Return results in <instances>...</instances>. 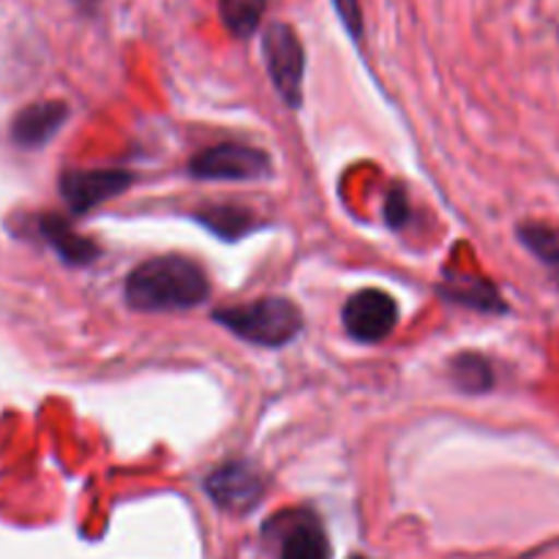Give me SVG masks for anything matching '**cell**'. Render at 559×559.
Returning <instances> with one entry per match:
<instances>
[{"mask_svg":"<svg viewBox=\"0 0 559 559\" xmlns=\"http://www.w3.org/2000/svg\"><path fill=\"white\" fill-rule=\"evenodd\" d=\"M197 222L205 224L211 233H216L218 238H227L235 240L240 235L249 233L254 227V216L243 207H235V205H211L205 211L197 213Z\"/></svg>","mask_w":559,"mask_h":559,"instance_id":"11","label":"cell"},{"mask_svg":"<svg viewBox=\"0 0 559 559\" xmlns=\"http://www.w3.org/2000/svg\"><path fill=\"white\" fill-rule=\"evenodd\" d=\"M333 3H336L338 14H342L344 25H347L349 31H353V36L358 38L360 36V5H358V0H333Z\"/></svg>","mask_w":559,"mask_h":559,"instance_id":"16","label":"cell"},{"mask_svg":"<svg viewBox=\"0 0 559 559\" xmlns=\"http://www.w3.org/2000/svg\"><path fill=\"white\" fill-rule=\"evenodd\" d=\"M205 489L218 508L233 513H246L265 495V478L249 462H227L213 469L205 480Z\"/></svg>","mask_w":559,"mask_h":559,"instance_id":"7","label":"cell"},{"mask_svg":"<svg viewBox=\"0 0 559 559\" xmlns=\"http://www.w3.org/2000/svg\"><path fill=\"white\" fill-rule=\"evenodd\" d=\"M123 295L136 311H186L211 298V282L200 262L167 254L136 265L126 278Z\"/></svg>","mask_w":559,"mask_h":559,"instance_id":"1","label":"cell"},{"mask_svg":"<svg viewBox=\"0 0 559 559\" xmlns=\"http://www.w3.org/2000/svg\"><path fill=\"white\" fill-rule=\"evenodd\" d=\"M262 58L271 74L273 87L289 107H300L304 102V74H306V52L298 33L284 22H273L262 33Z\"/></svg>","mask_w":559,"mask_h":559,"instance_id":"3","label":"cell"},{"mask_svg":"<svg viewBox=\"0 0 559 559\" xmlns=\"http://www.w3.org/2000/svg\"><path fill=\"white\" fill-rule=\"evenodd\" d=\"M213 320L229 333L260 347H284L304 331V314L287 298H260L213 311Z\"/></svg>","mask_w":559,"mask_h":559,"instance_id":"2","label":"cell"},{"mask_svg":"<svg viewBox=\"0 0 559 559\" xmlns=\"http://www.w3.org/2000/svg\"><path fill=\"white\" fill-rule=\"evenodd\" d=\"M451 374L464 393H486L495 385V371L489 360L478 353H462L453 358Z\"/></svg>","mask_w":559,"mask_h":559,"instance_id":"12","label":"cell"},{"mask_svg":"<svg viewBox=\"0 0 559 559\" xmlns=\"http://www.w3.org/2000/svg\"><path fill=\"white\" fill-rule=\"evenodd\" d=\"M267 0H218V11H222L224 25L229 27V33L238 38L254 36V31L260 27L262 14H265Z\"/></svg>","mask_w":559,"mask_h":559,"instance_id":"13","label":"cell"},{"mask_svg":"<svg viewBox=\"0 0 559 559\" xmlns=\"http://www.w3.org/2000/svg\"><path fill=\"white\" fill-rule=\"evenodd\" d=\"M38 233L66 265H91V262H96L98 246L91 238H82L80 233H74L66 218L44 216L38 222Z\"/></svg>","mask_w":559,"mask_h":559,"instance_id":"9","label":"cell"},{"mask_svg":"<svg viewBox=\"0 0 559 559\" xmlns=\"http://www.w3.org/2000/svg\"><path fill=\"white\" fill-rule=\"evenodd\" d=\"M273 169L271 156L260 147L222 142L205 147L189 162V175L197 180H260Z\"/></svg>","mask_w":559,"mask_h":559,"instance_id":"4","label":"cell"},{"mask_svg":"<svg viewBox=\"0 0 559 559\" xmlns=\"http://www.w3.org/2000/svg\"><path fill=\"white\" fill-rule=\"evenodd\" d=\"M355 559H364V557H355Z\"/></svg>","mask_w":559,"mask_h":559,"instance_id":"17","label":"cell"},{"mask_svg":"<svg viewBox=\"0 0 559 559\" xmlns=\"http://www.w3.org/2000/svg\"><path fill=\"white\" fill-rule=\"evenodd\" d=\"M282 559H331V546L314 519H300L289 530L282 546Z\"/></svg>","mask_w":559,"mask_h":559,"instance_id":"10","label":"cell"},{"mask_svg":"<svg viewBox=\"0 0 559 559\" xmlns=\"http://www.w3.org/2000/svg\"><path fill=\"white\" fill-rule=\"evenodd\" d=\"M407 216H409L407 197H404L402 191H393V194L388 197V207H385L388 224H391L393 229H402L404 222H407Z\"/></svg>","mask_w":559,"mask_h":559,"instance_id":"15","label":"cell"},{"mask_svg":"<svg viewBox=\"0 0 559 559\" xmlns=\"http://www.w3.org/2000/svg\"><path fill=\"white\" fill-rule=\"evenodd\" d=\"M69 120V107L63 102H38L16 112L11 120V140L16 147L36 151L44 147Z\"/></svg>","mask_w":559,"mask_h":559,"instance_id":"8","label":"cell"},{"mask_svg":"<svg viewBox=\"0 0 559 559\" xmlns=\"http://www.w3.org/2000/svg\"><path fill=\"white\" fill-rule=\"evenodd\" d=\"M131 186V175L123 169H69L60 175L58 189L71 213L93 211L107 200H115Z\"/></svg>","mask_w":559,"mask_h":559,"instance_id":"6","label":"cell"},{"mask_svg":"<svg viewBox=\"0 0 559 559\" xmlns=\"http://www.w3.org/2000/svg\"><path fill=\"white\" fill-rule=\"evenodd\" d=\"M445 298L456 300V304L462 306H473V309H480V311H502L506 306H502V298L497 295V289L491 287V284L486 282H475V278H453V282H448V287L440 289Z\"/></svg>","mask_w":559,"mask_h":559,"instance_id":"14","label":"cell"},{"mask_svg":"<svg viewBox=\"0 0 559 559\" xmlns=\"http://www.w3.org/2000/svg\"><path fill=\"white\" fill-rule=\"evenodd\" d=\"M344 331L360 344H380L396 331L399 304L382 289L369 287L355 293L342 309Z\"/></svg>","mask_w":559,"mask_h":559,"instance_id":"5","label":"cell"}]
</instances>
